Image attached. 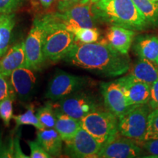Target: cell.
<instances>
[{"label": "cell", "instance_id": "obj_1", "mask_svg": "<svg viewBox=\"0 0 158 158\" xmlns=\"http://www.w3.org/2000/svg\"><path fill=\"white\" fill-rule=\"evenodd\" d=\"M64 59L71 65L110 78L122 76L130 68L127 54L118 52L106 40L92 43L76 41Z\"/></svg>", "mask_w": 158, "mask_h": 158}, {"label": "cell", "instance_id": "obj_2", "mask_svg": "<svg viewBox=\"0 0 158 158\" xmlns=\"http://www.w3.org/2000/svg\"><path fill=\"white\" fill-rule=\"evenodd\" d=\"M92 10L96 19L111 26L132 30H143L147 21L133 0H98L92 3Z\"/></svg>", "mask_w": 158, "mask_h": 158}, {"label": "cell", "instance_id": "obj_3", "mask_svg": "<svg viewBox=\"0 0 158 158\" xmlns=\"http://www.w3.org/2000/svg\"><path fill=\"white\" fill-rule=\"evenodd\" d=\"M43 19L45 24L43 51L45 59L52 62L64 59L76 43L74 33L68 30L54 13L45 15Z\"/></svg>", "mask_w": 158, "mask_h": 158}, {"label": "cell", "instance_id": "obj_4", "mask_svg": "<svg viewBox=\"0 0 158 158\" xmlns=\"http://www.w3.org/2000/svg\"><path fill=\"white\" fill-rule=\"evenodd\" d=\"M81 125L102 147L119 133L118 117L109 110L91 111L81 120Z\"/></svg>", "mask_w": 158, "mask_h": 158}, {"label": "cell", "instance_id": "obj_5", "mask_svg": "<svg viewBox=\"0 0 158 158\" xmlns=\"http://www.w3.org/2000/svg\"><path fill=\"white\" fill-rule=\"evenodd\" d=\"M151 109L148 103L130 106L118 117V133L138 142L143 141L147 133L148 116Z\"/></svg>", "mask_w": 158, "mask_h": 158}, {"label": "cell", "instance_id": "obj_6", "mask_svg": "<svg viewBox=\"0 0 158 158\" xmlns=\"http://www.w3.org/2000/svg\"><path fill=\"white\" fill-rule=\"evenodd\" d=\"M86 83L87 81L85 77L59 71L51 79L45 98L58 101L71 94L81 91L86 86Z\"/></svg>", "mask_w": 158, "mask_h": 158}, {"label": "cell", "instance_id": "obj_7", "mask_svg": "<svg viewBox=\"0 0 158 158\" xmlns=\"http://www.w3.org/2000/svg\"><path fill=\"white\" fill-rule=\"evenodd\" d=\"M55 16L68 30L74 32L78 28H93L96 18L90 4H78L54 13Z\"/></svg>", "mask_w": 158, "mask_h": 158}, {"label": "cell", "instance_id": "obj_8", "mask_svg": "<svg viewBox=\"0 0 158 158\" xmlns=\"http://www.w3.org/2000/svg\"><path fill=\"white\" fill-rule=\"evenodd\" d=\"M45 24L42 19H36L24 41L27 67L37 70L45 62L43 51Z\"/></svg>", "mask_w": 158, "mask_h": 158}, {"label": "cell", "instance_id": "obj_9", "mask_svg": "<svg viewBox=\"0 0 158 158\" xmlns=\"http://www.w3.org/2000/svg\"><path fill=\"white\" fill-rule=\"evenodd\" d=\"M64 153L76 158L98 157L102 146L84 128L81 127L74 137L65 141Z\"/></svg>", "mask_w": 158, "mask_h": 158}, {"label": "cell", "instance_id": "obj_10", "mask_svg": "<svg viewBox=\"0 0 158 158\" xmlns=\"http://www.w3.org/2000/svg\"><path fill=\"white\" fill-rule=\"evenodd\" d=\"M58 101L57 105L54 106L56 109L80 121L86 114L97 109V106L92 97L81 91Z\"/></svg>", "mask_w": 158, "mask_h": 158}, {"label": "cell", "instance_id": "obj_11", "mask_svg": "<svg viewBox=\"0 0 158 158\" xmlns=\"http://www.w3.org/2000/svg\"><path fill=\"white\" fill-rule=\"evenodd\" d=\"M137 141L127 137L115 138L105 143L99 152L98 157L102 158H133L141 157L143 149Z\"/></svg>", "mask_w": 158, "mask_h": 158}, {"label": "cell", "instance_id": "obj_12", "mask_svg": "<svg viewBox=\"0 0 158 158\" xmlns=\"http://www.w3.org/2000/svg\"><path fill=\"white\" fill-rule=\"evenodd\" d=\"M116 81L121 86L130 106L149 102L151 85L138 80L131 74L122 77Z\"/></svg>", "mask_w": 158, "mask_h": 158}, {"label": "cell", "instance_id": "obj_13", "mask_svg": "<svg viewBox=\"0 0 158 158\" xmlns=\"http://www.w3.org/2000/svg\"><path fill=\"white\" fill-rule=\"evenodd\" d=\"M34 69L23 67L16 69L10 76L16 96L22 101L30 100L37 86V76Z\"/></svg>", "mask_w": 158, "mask_h": 158}, {"label": "cell", "instance_id": "obj_14", "mask_svg": "<svg viewBox=\"0 0 158 158\" xmlns=\"http://www.w3.org/2000/svg\"><path fill=\"white\" fill-rule=\"evenodd\" d=\"M100 88L105 106L117 117L122 115L130 107L123 91L116 81L102 83Z\"/></svg>", "mask_w": 158, "mask_h": 158}, {"label": "cell", "instance_id": "obj_15", "mask_svg": "<svg viewBox=\"0 0 158 158\" xmlns=\"http://www.w3.org/2000/svg\"><path fill=\"white\" fill-rule=\"evenodd\" d=\"M24 42L17 43L10 47L0 60V73L10 77L16 69L27 67Z\"/></svg>", "mask_w": 158, "mask_h": 158}, {"label": "cell", "instance_id": "obj_16", "mask_svg": "<svg viewBox=\"0 0 158 158\" xmlns=\"http://www.w3.org/2000/svg\"><path fill=\"white\" fill-rule=\"evenodd\" d=\"M135 31L118 26H111L106 32V40L118 52L127 54L135 37Z\"/></svg>", "mask_w": 158, "mask_h": 158}, {"label": "cell", "instance_id": "obj_17", "mask_svg": "<svg viewBox=\"0 0 158 158\" xmlns=\"http://www.w3.org/2000/svg\"><path fill=\"white\" fill-rule=\"evenodd\" d=\"M133 51L139 58L147 59L158 65V37L155 35H143L135 38Z\"/></svg>", "mask_w": 158, "mask_h": 158}, {"label": "cell", "instance_id": "obj_18", "mask_svg": "<svg viewBox=\"0 0 158 158\" xmlns=\"http://www.w3.org/2000/svg\"><path fill=\"white\" fill-rule=\"evenodd\" d=\"M62 141L55 128H45L37 132L36 141L52 157L61 155Z\"/></svg>", "mask_w": 158, "mask_h": 158}, {"label": "cell", "instance_id": "obj_19", "mask_svg": "<svg viewBox=\"0 0 158 158\" xmlns=\"http://www.w3.org/2000/svg\"><path fill=\"white\" fill-rule=\"evenodd\" d=\"M55 110L56 118L54 128L63 141H69L74 137L78 130L81 127V121L62 113L56 108Z\"/></svg>", "mask_w": 158, "mask_h": 158}, {"label": "cell", "instance_id": "obj_20", "mask_svg": "<svg viewBox=\"0 0 158 158\" xmlns=\"http://www.w3.org/2000/svg\"><path fill=\"white\" fill-rule=\"evenodd\" d=\"M130 74L141 81L152 85L158 79V65L147 59L139 58L132 68Z\"/></svg>", "mask_w": 158, "mask_h": 158}, {"label": "cell", "instance_id": "obj_21", "mask_svg": "<svg viewBox=\"0 0 158 158\" xmlns=\"http://www.w3.org/2000/svg\"><path fill=\"white\" fill-rule=\"evenodd\" d=\"M15 24L14 13H2L0 15V58H2L9 49Z\"/></svg>", "mask_w": 158, "mask_h": 158}, {"label": "cell", "instance_id": "obj_22", "mask_svg": "<svg viewBox=\"0 0 158 158\" xmlns=\"http://www.w3.org/2000/svg\"><path fill=\"white\" fill-rule=\"evenodd\" d=\"M145 18L149 26L158 27V2L152 0H133Z\"/></svg>", "mask_w": 158, "mask_h": 158}, {"label": "cell", "instance_id": "obj_23", "mask_svg": "<svg viewBox=\"0 0 158 158\" xmlns=\"http://www.w3.org/2000/svg\"><path fill=\"white\" fill-rule=\"evenodd\" d=\"M13 119L15 120L16 127H19L21 125H32L38 130L45 129L44 126L40 122L35 113L34 106L30 105L27 107V110L24 113L19 114L17 116H13Z\"/></svg>", "mask_w": 158, "mask_h": 158}, {"label": "cell", "instance_id": "obj_24", "mask_svg": "<svg viewBox=\"0 0 158 158\" xmlns=\"http://www.w3.org/2000/svg\"><path fill=\"white\" fill-rule=\"evenodd\" d=\"M36 115L45 128H54L56 124V110L54 106L46 103L37 110Z\"/></svg>", "mask_w": 158, "mask_h": 158}, {"label": "cell", "instance_id": "obj_25", "mask_svg": "<svg viewBox=\"0 0 158 158\" xmlns=\"http://www.w3.org/2000/svg\"><path fill=\"white\" fill-rule=\"evenodd\" d=\"M76 42L82 43H92L98 41L100 38V31L94 28H78L74 31Z\"/></svg>", "mask_w": 158, "mask_h": 158}, {"label": "cell", "instance_id": "obj_26", "mask_svg": "<svg viewBox=\"0 0 158 158\" xmlns=\"http://www.w3.org/2000/svg\"><path fill=\"white\" fill-rule=\"evenodd\" d=\"M16 97L10 79H8L7 76H4L0 73V102L7 98L15 100Z\"/></svg>", "mask_w": 158, "mask_h": 158}, {"label": "cell", "instance_id": "obj_27", "mask_svg": "<svg viewBox=\"0 0 158 158\" xmlns=\"http://www.w3.org/2000/svg\"><path fill=\"white\" fill-rule=\"evenodd\" d=\"M158 136V108L151 110L148 116L147 130L144 140L150 139Z\"/></svg>", "mask_w": 158, "mask_h": 158}, {"label": "cell", "instance_id": "obj_28", "mask_svg": "<svg viewBox=\"0 0 158 158\" xmlns=\"http://www.w3.org/2000/svg\"><path fill=\"white\" fill-rule=\"evenodd\" d=\"M13 99L7 98L0 102V118L6 127H8L13 117Z\"/></svg>", "mask_w": 158, "mask_h": 158}, {"label": "cell", "instance_id": "obj_29", "mask_svg": "<svg viewBox=\"0 0 158 158\" xmlns=\"http://www.w3.org/2000/svg\"><path fill=\"white\" fill-rule=\"evenodd\" d=\"M143 149L149 153L150 157H158V136L139 141Z\"/></svg>", "mask_w": 158, "mask_h": 158}, {"label": "cell", "instance_id": "obj_30", "mask_svg": "<svg viewBox=\"0 0 158 158\" xmlns=\"http://www.w3.org/2000/svg\"><path fill=\"white\" fill-rule=\"evenodd\" d=\"M28 145L30 149L31 158H50L52 156L47 152L36 141H28Z\"/></svg>", "mask_w": 158, "mask_h": 158}, {"label": "cell", "instance_id": "obj_31", "mask_svg": "<svg viewBox=\"0 0 158 158\" xmlns=\"http://www.w3.org/2000/svg\"><path fill=\"white\" fill-rule=\"evenodd\" d=\"M21 0H0V12L2 13H13L21 5Z\"/></svg>", "mask_w": 158, "mask_h": 158}, {"label": "cell", "instance_id": "obj_32", "mask_svg": "<svg viewBox=\"0 0 158 158\" xmlns=\"http://www.w3.org/2000/svg\"><path fill=\"white\" fill-rule=\"evenodd\" d=\"M148 104L152 110L158 108V79L151 85L150 98Z\"/></svg>", "mask_w": 158, "mask_h": 158}, {"label": "cell", "instance_id": "obj_33", "mask_svg": "<svg viewBox=\"0 0 158 158\" xmlns=\"http://www.w3.org/2000/svg\"><path fill=\"white\" fill-rule=\"evenodd\" d=\"M90 0H59L58 8L59 11H62L68 7L78 4H86Z\"/></svg>", "mask_w": 158, "mask_h": 158}, {"label": "cell", "instance_id": "obj_34", "mask_svg": "<svg viewBox=\"0 0 158 158\" xmlns=\"http://www.w3.org/2000/svg\"><path fill=\"white\" fill-rule=\"evenodd\" d=\"M0 157H9L7 145L4 143L2 133H0Z\"/></svg>", "mask_w": 158, "mask_h": 158}, {"label": "cell", "instance_id": "obj_35", "mask_svg": "<svg viewBox=\"0 0 158 158\" xmlns=\"http://www.w3.org/2000/svg\"><path fill=\"white\" fill-rule=\"evenodd\" d=\"M54 0H40V3L44 7H48L51 5V4L54 2Z\"/></svg>", "mask_w": 158, "mask_h": 158}, {"label": "cell", "instance_id": "obj_36", "mask_svg": "<svg viewBox=\"0 0 158 158\" xmlns=\"http://www.w3.org/2000/svg\"><path fill=\"white\" fill-rule=\"evenodd\" d=\"M98 0H90V2H91V3H94V2H98Z\"/></svg>", "mask_w": 158, "mask_h": 158}, {"label": "cell", "instance_id": "obj_37", "mask_svg": "<svg viewBox=\"0 0 158 158\" xmlns=\"http://www.w3.org/2000/svg\"><path fill=\"white\" fill-rule=\"evenodd\" d=\"M152 1H155V2H158V0H152Z\"/></svg>", "mask_w": 158, "mask_h": 158}, {"label": "cell", "instance_id": "obj_38", "mask_svg": "<svg viewBox=\"0 0 158 158\" xmlns=\"http://www.w3.org/2000/svg\"><path fill=\"white\" fill-rule=\"evenodd\" d=\"M2 14V13H1V12H0V15H1Z\"/></svg>", "mask_w": 158, "mask_h": 158}]
</instances>
